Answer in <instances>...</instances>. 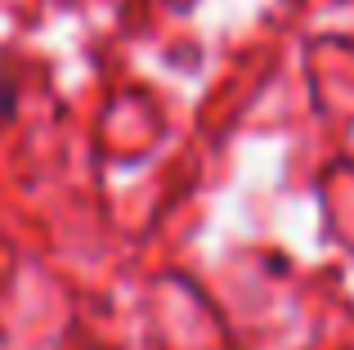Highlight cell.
Instances as JSON below:
<instances>
[{"mask_svg": "<svg viewBox=\"0 0 354 350\" xmlns=\"http://www.w3.org/2000/svg\"><path fill=\"white\" fill-rule=\"evenodd\" d=\"M14 113H18V81L0 72V126H5Z\"/></svg>", "mask_w": 354, "mask_h": 350, "instance_id": "6da1fadb", "label": "cell"}]
</instances>
